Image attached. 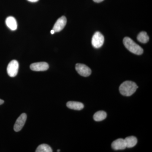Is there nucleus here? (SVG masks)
<instances>
[{"mask_svg":"<svg viewBox=\"0 0 152 152\" xmlns=\"http://www.w3.org/2000/svg\"><path fill=\"white\" fill-rule=\"evenodd\" d=\"M27 119V115L26 113L22 114L18 118L14 125V129L16 132H18L21 130L24 126Z\"/></svg>","mask_w":152,"mask_h":152,"instance_id":"nucleus-6","label":"nucleus"},{"mask_svg":"<svg viewBox=\"0 0 152 152\" xmlns=\"http://www.w3.org/2000/svg\"><path fill=\"white\" fill-rule=\"evenodd\" d=\"M104 40L103 35L99 32H96L93 36L92 45L95 48H99L103 45Z\"/></svg>","mask_w":152,"mask_h":152,"instance_id":"nucleus-3","label":"nucleus"},{"mask_svg":"<svg viewBox=\"0 0 152 152\" xmlns=\"http://www.w3.org/2000/svg\"><path fill=\"white\" fill-rule=\"evenodd\" d=\"M137 39L139 42L142 43H146L149 40V37L145 31H142L139 34L137 37Z\"/></svg>","mask_w":152,"mask_h":152,"instance_id":"nucleus-14","label":"nucleus"},{"mask_svg":"<svg viewBox=\"0 0 152 152\" xmlns=\"http://www.w3.org/2000/svg\"><path fill=\"white\" fill-rule=\"evenodd\" d=\"M51 34H54L55 33V31H54L53 30H52L51 31H50Z\"/></svg>","mask_w":152,"mask_h":152,"instance_id":"nucleus-19","label":"nucleus"},{"mask_svg":"<svg viewBox=\"0 0 152 152\" xmlns=\"http://www.w3.org/2000/svg\"><path fill=\"white\" fill-rule=\"evenodd\" d=\"M19 63L16 60H12L9 63L7 68L8 75L10 77H15L18 73Z\"/></svg>","mask_w":152,"mask_h":152,"instance_id":"nucleus-4","label":"nucleus"},{"mask_svg":"<svg viewBox=\"0 0 152 152\" xmlns=\"http://www.w3.org/2000/svg\"><path fill=\"white\" fill-rule=\"evenodd\" d=\"M67 23L66 18L65 16H62L57 20L53 29L55 32L61 31L65 26Z\"/></svg>","mask_w":152,"mask_h":152,"instance_id":"nucleus-8","label":"nucleus"},{"mask_svg":"<svg viewBox=\"0 0 152 152\" xmlns=\"http://www.w3.org/2000/svg\"><path fill=\"white\" fill-rule=\"evenodd\" d=\"M75 69L78 73L83 77H88L91 74V69L83 64H76Z\"/></svg>","mask_w":152,"mask_h":152,"instance_id":"nucleus-5","label":"nucleus"},{"mask_svg":"<svg viewBox=\"0 0 152 152\" xmlns=\"http://www.w3.org/2000/svg\"><path fill=\"white\" fill-rule=\"evenodd\" d=\"M93 1L96 3H100L101 2L104 1V0H93Z\"/></svg>","mask_w":152,"mask_h":152,"instance_id":"nucleus-17","label":"nucleus"},{"mask_svg":"<svg viewBox=\"0 0 152 152\" xmlns=\"http://www.w3.org/2000/svg\"><path fill=\"white\" fill-rule=\"evenodd\" d=\"M126 148H132L136 145L137 143V139L134 136L127 137L124 139Z\"/></svg>","mask_w":152,"mask_h":152,"instance_id":"nucleus-12","label":"nucleus"},{"mask_svg":"<svg viewBox=\"0 0 152 152\" xmlns=\"http://www.w3.org/2000/svg\"><path fill=\"white\" fill-rule=\"evenodd\" d=\"M107 116V114L104 111H99L95 113L94 115V119L96 121H101L105 119Z\"/></svg>","mask_w":152,"mask_h":152,"instance_id":"nucleus-13","label":"nucleus"},{"mask_svg":"<svg viewBox=\"0 0 152 152\" xmlns=\"http://www.w3.org/2000/svg\"><path fill=\"white\" fill-rule=\"evenodd\" d=\"M66 106L69 108L76 110H81L84 107V105L82 103L74 101L68 102Z\"/></svg>","mask_w":152,"mask_h":152,"instance_id":"nucleus-10","label":"nucleus"},{"mask_svg":"<svg viewBox=\"0 0 152 152\" xmlns=\"http://www.w3.org/2000/svg\"><path fill=\"white\" fill-rule=\"evenodd\" d=\"M49 67L48 64L44 62L33 63L30 66V69L36 72L46 71Z\"/></svg>","mask_w":152,"mask_h":152,"instance_id":"nucleus-7","label":"nucleus"},{"mask_svg":"<svg viewBox=\"0 0 152 152\" xmlns=\"http://www.w3.org/2000/svg\"><path fill=\"white\" fill-rule=\"evenodd\" d=\"M123 43L127 49L134 54L141 55L143 53V50L141 47L136 44L130 38L126 37L124 38Z\"/></svg>","mask_w":152,"mask_h":152,"instance_id":"nucleus-2","label":"nucleus"},{"mask_svg":"<svg viewBox=\"0 0 152 152\" xmlns=\"http://www.w3.org/2000/svg\"><path fill=\"white\" fill-rule=\"evenodd\" d=\"M6 24L12 31H15L18 27L16 20L13 17H9L6 19Z\"/></svg>","mask_w":152,"mask_h":152,"instance_id":"nucleus-11","label":"nucleus"},{"mask_svg":"<svg viewBox=\"0 0 152 152\" xmlns=\"http://www.w3.org/2000/svg\"><path fill=\"white\" fill-rule=\"evenodd\" d=\"M28 1L31 2H37L39 0H27Z\"/></svg>","mask_w":152,"mask_h":152,"instance_id":"nucleus-16","label":"nucleus"},{"mask_svg":"<svg viewBox=\"0 0 152 152\" xmlns=\"http://www.w3.org/2000/svg\"><path fill=\"white\" fill-rule=\"evenodd\" d=\"M4 101L3 100L1 99H0V105H1L2 104H4Z\"/></svg>","mask_w":152,"mask_h":152,"instance_id":"nucleus-18","label":"nucleus"},{"mask_svg":"<svg viewBox=\"0 0 152 152\" xmlns=\"http://www.w3.org/2000/svg\"><path fill=\"white\" fill-rule=\"evenodd\" d=\"M138 86L134 82L126 81L123 83L119 87L121 94L126 96H130L135 92Z\"/></svg>","mask_w":152,"mask_h":152,"instance_id":"nucleus-1","label":"nucleus"},{"mask_svg":"<svg viewBox=\"0 0 152 152\" xmlns=\"http://www.w3.org/2000/svg\"><path fill=\"white\" fill-rule=\"evenodd\" d=\"M51 148L47 144H43L40 145L36 150V152H52Z\"/></svg>","mask_w":152,"mask_h":152,"instance_id":"nucleus-15","label":"nucleus"},{"mask_svg":"<svg viewBox=\"0 0 152 152\" xmlns=\"http://www.w3.org/2000/svg\"><path fill=\"white\" fill-rule=\"evenodd\" d=\"M57 152H60V150H58V151H57Z\"/></svg>","mask_w":152,"mask_h":152,"instance_id":"nucleus-20","label":"nucleus"},{"mask_svg":"<svg viewBox=\"0 0 152 152\" xmlns=\"http://www.w3.org/2000/svg\"><path fill=\"white\" fill-rule=\"evenodd\" d=\"M111 146L112 148L115 151L124 150L126 148L124 139H117L113 142Z\"/></svg>","mask_w":152,"mask_h":152,"instance_id":"nucleus-9","label":"nucleus"}]
</instances>
